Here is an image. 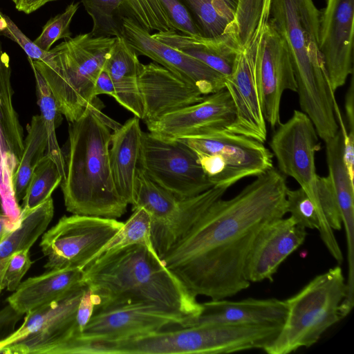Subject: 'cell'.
<instances>
[{"label":"cell","instance_id":"cell-1","mask_svg":"<svg viewBox=\"0 0 354 354\" xmlns=\"http://www.w3.org/2000/svg\"><path fill=\"white\" fill-rule=\"evenodd\" d=\"M286 178L274 167L230 199L215 201L161 259L196 297L212 300L248 288L250 252L262 229L287 212Z\"/></svg>","mask_w":354,"mask_h":354},{"label":"cell","instance_id":"cell-2","mask_svg":"<svg viewBox=\"0 0 354 354\" xmlns=\"http://www.w3.org/2000/svg\"><path fill=\"white\" fill-rule=\"evenodd\" d=\"M97 97L69 122L65 176L60 185L66 210L73 214L117 218L127 202L118 193L109 161L111 129L120 124L102 113Z\"/></svg>","mask_w":354,"mask_h":354},{"label":"cell","instance_id":"cell-3","mask_svg":"<svg viewBox=\"0 0 354 354\" xmlns=\"http://www.w3.org/2000/svg\"><path fill=\"white\" fill-rule=\"evenodd\" d=\"M84 282L100 298L95 308L129 301L146 302L189 318L187 326L202 310L196 296L166 267L158 255L141 245L101 254L84 268Z\"/></svg>","mask_w":354,"mask_h":354},{"label":"cell","instance_id":"cell-4","mask_svg":"<svg viewBox=\"0 0 354 354\" xmlns=\"http://www.w3.org/2000/svg\"><path fill=\"white\" fill-rule=\"evenodd\" d=\"M321 11L313 0H271L269 19L286 41L301 111L324 141L339 130L332 89L319 50Z\"/></svg>","mask_w":354,"mask_h":354},{"label":"cell","instance_id":"cell-5","mask_svg":"<svg viewBox=\"0 0 354 354\" xmlns=\"http://www.w3.org/2000/svg\"><path fill=\"white\" fill-rule=\"evenodd\" d=\"M115 37L79 34L65 39L41 60L28 57L43 78L59 113L68 122L77 120L95 97L97 77L109 57Z\"/></svg>","mask_w":354,"mask_h":354},{"label":"cell","instance_id":"cell-6","mask_svg":"<svg viewBox=\"0 0 354 354\" xmlns=\"http://www.w3.org/2000/svg\"><path fill=\"white\" fill-rule=\"evenodd\" d=\"M346 293V282L339 266L314 277L299 292L284 300L285 321L277 336L263 351L268 354H288L315 344L342 319L340 306Z\"/></svg>","mask_w":354,"mask_h":354},{"label":"cell","instance_id":"cell-7","mask_svg":"<svg viewBox=\"0 0 354 354\" xmlns=\"http://www.w3.org/2000/svg\"><path fill=\"white\" fill-rule=\"evenodd\" d=\"M227 189L213 186L195 196L179 198L154 183L138 167L132 209L143 207L149 213L153 244L162 259Z\"/></svg>","mask_w":354,"mask_h":354},{"label":"cell","instance_id":"cell-8","mask_svg":"<svg viewBox=\"0 0 354 354\" xmlns=\"http://www.w3.org/2000/svg\"><path fill=\"white\" fill-rule=\"evenodd\" d=\"M265 26L254 21L236 26L234 35L238 51L232 72L225 78V88L235 110L234 119L225 130L262 143L267 139V128L256 64Z\"/></svg>","mask_w":354,"mask_h":354},{"label":"cell","instance_id":"cell-9","mask_svg":"<svg viewBox=\"0 0 354 354\" xmlns=\"http://www.w3.org/2000/svg\"><path fill=\"white\" fill-rule=\"evenodd\" d=\"M179 140L195 152L212 186L229 188L273 167V154L262 142L225 129Z\"/></svg>","mask_w":354,"mask_h":354},{"label":"cell","instance_id":"cell-10","mask_svg":"<svg viewBox=\"0 0 354 354\" xmlns=\"http://www.w3.org/2000/svg\"><path fill=\"white\" fill-rule=\"evenodd\" d=\"M123 225L116 218L73 214L62 216L42 234L39 246L46 257L44 267L84 269Z\"/></svg>","mask_w":354,"mask_h":354},{"label":"cell","instance_id":"cell-11","mask_svg":"<svg viewBox=\"0 0 354 354\" xmlns=\"http://www.w3.org/2000/svg\"><path fill=\"white\" fill-rule=\"evenodd\" d=\"M138 167L154 183L179 198L198 195L212 185L195 152L180 140L142 131Z\"/></svg>","mask_w":354,"mask_h":354},{"label":"cell","instance_id":"cell-12","mask_svg":"<svg viewBox=\"0 0 354 354\" xmlns=\"http://www.w3.org/2000/svg\"><path fill=\"white\" fill-rule=\"evenodd\" d=\"M232 335L224 325L163 329L116 341H97V354H220L230 349Z\"/></svg>","mask_w":354,"mask_h":354},{"label":"cell","instance_id":"cell-13","mask_svg":"<svg viewBox=\"0 0 354 354\" xmlns=\"http://www.w3.org/2000/svg\"><path fill=\"white\" fill-rule=\"evenodd\" d=\"M189 319L155 304L123 302L97 307L80 339L116 341L163 329L170 325L185 327Z\"/></svg>","mask_w":354,"mask_h":354},{"label":"cell","instance_id":"cell-14","mask_svg":"<svg viewBox=\"0 0 354 354\" xmlns=\"http://www.w3.org/2000/svg\"><path fill=\"white\" fill-rule=\"evenodd\" d=\"M317 136L310 118L303 111L295 110L288 120L277 126L270 142L279 171L299 183L317 210L318 175L315 156L319 148Z\"/></svg>","mask_w":354,"mask_h":354},{"label":"cell","instance_id":"cell-15","mask_svg":"<svg viewBox=\"0 0 354 354\" xmlns=\"http://www.w3.org/2000/svg\"><path fill=\"white\" fill-rule=\"evenodd\" d=\"M138 55L146 56L192 84L203 95L225 89V77L197 59L153 37L129 18L122 19V35Z\"/></svg>","mask_w":354,"mask_h":354},{"label":"cell","instance_id":"cell-16","mask_svg":"<svg viewBox=\"0 0 354 354\" xmlns=\"http://www.w3.org/2000/svg\"><path fill=\"white\" fill-rule=\"evenodd\" d=\"M354 0H326L319 18V45L334 92L353 70Z\"/></svg>","mask_w":354,"mask_h":354},{"label":"cell","instance_id":"cell-17","mask_svg":"<svg viewBox=\"0 0 354 354\" xmlns=\"http://www.w3.org/2000/svg\"><path fill=\"white\" fill-rule=\"evenodd\" d=\"M256 68L263 115L266 121L274 128L281 123L280 104L283 92H297V86L286 41L270 19L261 37Z\"/></svg>","mask_w":354,"mask_h":354},{"label":"cell","instance_id":"cell-18","mask_svg":"<svg viewBox=\"0 0 354 354\" xmlns=\"http://www.w3.org/2000/svg\"><path fill=\"white\" fill-rule=\"evenodd\" d=\"M234 116L232 100L225 88L146 125L155 136L175 140L225 129Z\"/></svg>","mask_w":354,"mask_h":354},{"label":"cell","instance_id":"cell-19","mask_svg":"<svg viewBox=\"0 0 354 354\" xmlns=\"http://www.w3.org/2000/svg\"><path fill=\"white\" fill-rule=\"evenodd\" d=\"M138 85L145 124L198 103L205 96L194 85L155 62L140 63Z\"/></svg>","mask_w":354,"mask_h":354},{"label":"cell","instance_id":"cell-20","mask_svg":"<svg viewBox=\"0 0 354 354\" xmlns=\"http://www.w3.org/2000/svg\"><path fill=\"white\" fill-rule=\"evenodd\" d=\"M93 21V36L122 35V19H132L145 30H174L160 0H81Z\"/></svg>","mask_w":354,"mask_h":354},{"label":"cell","instance_id":"cell-21","mask_svg":"<svg viewBox=\"0 0 354 354\" xmlns=\"http://www.w3.org/2000/svg\"><path fill=\"white\" fill-rule=\"evenodd\" d=\"M306 235V229L297 226L291 216L266 225L246 261L245 275L248 281H272L281 263L304 242Z\"/></svg>","mask_w":354,"mask_h":354},{"label":"cell","instance_id":"cell-22","mask_svg":"<svg viewBox=\"0 0 354 354\" xmlns=\"http://www.w3.org/2000/svg\"><path fill=\"white\" fill-rule=\"evenodd\" d=\"M201 304V313L187 326L209 324L282 326L287 314L285 301L274 298H248L241 301L221 299Z\"/></svg>","mask_w":354,"mask_h":354},{"label":"cell","instance_id":"cell-23","mask_svg":"<svg viewBox=\"0 0 354 354\" xmlns=\"http://www.w3.org/2000/svg\"><path fill=\"white\" fill-rule=\"evenodd\" d=\"M84 284V269L81 268L51 269L21 282L6 301L25 315L63 299Z\"/></svg>","mask_w":354,"mask_h":354},{"label":"cell","instance_id":"cell-24","mask_svg":"<svg viewBox=\"0 0 354 354\" xmlns=\"http://www.w3.org/2000/svg\"><path fill=\"white\" fill-rule=\"evenodd\" d=\"M140 118L134 116L111 133L109 161L113 182L120 195L133 202L142 131Z\"/></svg>","mask_w":354,"mask_h":354},{"label":"cell","instance_id":"cell-25","mask_svg":"<svg viewBox=\"0 0 354 354\" xmlns=\"http://www.w3.org/2000/svg\"><path fill=\"white\" fill-rule=\"evenodd\" d=\"M153 37L201 61L225 77L233 70L238 48L230 34L208 38L188 35L175 30L156 32Z\"/></svg>","mask_w":354,"mask_h":354},{"label":"cell","instance_id":"cell-26","mask_svg":"<svg viewBox=\"0 0 354 354\" xmlns=\"http://www.w3.org/2000/svg\"><path fill=\"white\" fill-rule=\"evenodd\" d=\"M328 176L331 180L344 227L348 257V279L354 278V183L351 181L342 157L339 130L324 141Z\"/></svg>","mask_w":354,"mask_h":354},{"label":"cell","instance_id":"cell-27","mask_svg":"<svg viewBox=\"0 0 354 354\" xmlns=\"http://www.w3.org/2000/svg\"><path fill=\"white\" fill-rule=\"evenodd\" d=\"M115 37L104 68L113 83L117 95L115 100L142 120L144 111L138 85V73L141 62L138 55L122 36Z\"/></svg>","mask_w":354,"mask_h":354},{"label":"cell","instance_id":"cell-28","mask_svg":"<svg viewBox=\"0 0 354 354\" xmlns=\"http://www.w3.org/2000/svg\"><path fill=\"white\" fill-rule=\"evenodd\" d=\"M54 214L52 197L31 209H21L17 225L0 241V295L6 270L14 254L29 249L46 230Z\"/></svg>","mask_w":354,"mask_h":354},{"label":"cell","instance_id":"cell-29","mask_svg":"<svg viewBox=\"0 0 354 354\" xmlns=\"http://www.w3.org/2000/svg\"><path fill=\"white\" fill-rule=\"evenodd\" d=\"M13 89L8 55L0 41V140L6 155L15 165L24 149V132L13 106Z\"/></svg>","mask_w":354,"mask_h":354},{"label":"cell","instance_id":"cell-30","mask_svg":"<svg viewBox=\"0 0 354 354\" xmlns=\"http://www.w3.org/2000/svg\"><path fill=\"white\" fill-rule=\"evenodd\" d=\"M46 149L47 136L41 116L35 115L27 126L22 155L11 176V192L18 204L24 198L31 175Z\"/></svg>","mask_w":354,"mask_h":354},{"label":"cell","instance_id":"cell-31","mask_svg":"<svg viewBox=\"0 0 354 354\" xmlns=\"http://www.w3.org/2000/svg\"><path fill=\"white\" fill-rule=\"evenodd\" d=\"M202 37L221 36L234 19L239 0H183Z\"/></svg>","mask_w":354,"mask_h":354},{"label":"cell","instance_id":"cell-32","mask_svg":"<svg viewBox=\"0 0 354 354\" xmlns=\"http://www.w3.org/2000/svg\"><path fill=\"white\" fill-rule=\"evenodd\" d=\"M32 71L35 78L37 104L47 136L46 155L55 163L63 180L65 176V162L55 131L62 120V114L43 78L36 70L32 69Z\"/></svg>","mask_w":354,"mask_h":354},{"label":"cell","instance_id":"cell-33","mask_svg":"<svg viewBox=\"0 0 354 354\" xmlns=\"http://www.w3.org/2000/svg\"><path fill=\"white\" fill-rule=\"evenodd\" d=\"M132 245H143L158 255L151 238V218L143 207L133 209V214L121 230L104 246L95 259L105 252Z\"/></svg>","mask_w":354,"mask_h":354},{"label":"cell","instance_id":"cell-34","mask_svg":"<svg viewBox=\"0 0 354 354\" xmlns=\"http://www.w3.org/2000/svg\"><path fill=\"white\" fill-rule=\"evenodd\" d=\"M62 180L57 165L45 155L31 175L21 209H31L49 199Z\"/></svg>","mask_w":354,"mask_h":354},{"label":"cell","instance_id":"cell-35","mask_svg":"<svg viewBox=\"0 0 354 354\" xmlns=\"http://www.w3.org/2000/svg\"><path fill=\"white\" fill-rule=\"evenodd\" d=\"M80 3L73 1L62 13L50 18L43 26L40 35L33 41L34 43L43 50L49 51L57 41L71 37L70 26Z\"/></svg>","mask_w":354,"mask_h":354},{"label":"cell","instance_id":"cell-36","mask_svg":"<svg viewBox=\"0 0 354 354\" xmlns=\"http://www.w3.org/2000/svg\"><path fill=\"white\" fill-rule=\"evenodd\" d=\"M286 202L287 212L290 214L297 226L305 229L319 230L320 223L317 208L302 188H288Z\"/></svg>","mask_w":354,"mask_h":354},{"label":"cell","instance_id":"cell-37","mask_svg":"<svg viewBox=\"0 0 354 354\" xmlns=\"http://www.w3.org/2000/svg\"><path fill=\"white\" fill-rule=\"evenodd\" d=\"M0 35L17 43L26 53L28 57L35 60L45 59L48 51H44L29 39L6 15L0 12Z\"/></svg>","mask_w":354,"mask_h":354},{"label":"cell","instance_id":"cell-38","mask_svg":"<svg viewBox=\"0 0 354 354\" xmlns=\"http://www.w3.org/2000/svg\"><path fill=\"white\" fill-rule=\"evenodd\" d=\"M174 30L185 35L201 36L183 0H160Z\"/></svg>","mask_w":354,"mask_h":354},{"label":"cell","instance_id":"cell-39","mask_svg":"<svg viewBox=\"0 0 354 354\" xmlns=\"http://www.w3.org/2000/svg\"><path fill=\"white\" fill-rule=\"evenodd\" d=\"M29 250H21L11 258L3 279V290L14 292L21 283L22 278L34 263L30 259Z\"/></svg>","mask_w":354,"mask_h":354},{"label":"cell","instance_id":"cell-40","mask_svg":"<svg viewBox=\"0 0 354 354\" xmlns=\"http://www.w3.org/2000/svg\"><path fill=\"white\" fill-rule=\"evenodd\" d=\"M333 109L342 136L343 160L348 176L354 183V133L348 132L336 99L333 101Z\"/></svg>","mask_w":354,"mask_h":354},{"label":"cell","instance_id":"cell-41","mask_svg":"<svg viewBox=\"0 0 354 354\" xmlns=\"http://www.w3.org/2000/svg\"><path fill=\"white\" fill-rule=\"evenodd\" d=\"M24 315L8 304L0 309V342L16 330L17 324Z\"/></svg>","mask_w":354,"mask_h":354},{"label":"cell","instance_id":"cell-42","mask_svg":"<svg viewBox=\"0 0 354 354\" xmlns=\"http://www.w3.org/2000/svg\"><path fill=\"white\" fill-rule=\"evenodd\" d=\"M93 93L95 97L99 95L106 94L116 100L117 95L113 83L104 68L101 71L97 77Z\"/></svg>","mask_w":354,"mask_h":354},{"label":"cell","instance_id":"cell-43","mask_svg":"<svg viewBox=\"0 0 354 354\" xmlns=\"http://www.w3.org/2000/svg\"><path fill=\"white\" fill-rule=\"evenodd\" d=\"M353 77H351L350 86L345 97V115L348 132L354 133V89Z\"/></svg>","mask_w":354,"mask_h":354},{"label":"cell","instance_id":"cell-44","mask_svg":"<svg viewBox=\"0 0 354 354\" xmlns=\"http://www.w3.org/2000/svg\"><path fill=\"white\" fill-rule=\"evenodd\" d=\"M56 1L59 0H17L15 5L18 11L28 15L37 10L46 4Z\"/></svg>","mask_w":354,"mask_h":354},{"label":"cell","instance_id":"cell-45","mask_svg":"<svg viewBox=\"0 0 354 354\" xmlns=\"http://www.w3.org/2000/svg\"><path fill=\"white\" fill-rule=\"evenodd\" d=\"M17 225H15L10 218L5 214L0 212V241Z\"/></svg>","mask_w":354,"mask_h":354},{"label":"cell","instance_id":"cell-46","mask_svg":"<svg viewBox=\"0 0 354 354\" xmlns=\"http://www.w3.org/2000/svg\"><path fill=\"white\" fill-rule=\"evenodd\" d=\"M0 212L3 213V196L1 194V192H0Z\"/></svg>","mask_w":354,"mask_h":354},{"label":"cell","instance_id":"cell-47","mask_svg":"<svg viewBox=\"0 0 354 354\" xmlns=\"http://www.w3.org/2000/svg\"><path fill=\"white\" fill-rule=\"evenodd\" d=\"M14 3H15L17 0H11Z\"/></svg>","mask_w":354,"mask_h":354},{"label":"cell","instance_id":"cell-48","mask_svg":"<svg viewBox=\"0 0 354 354\" xmlns=\"http://www.w3.org/2000/svg\"><path fill=\"white\" fill-rule=\"evenodd\" d=\"M73 342H74V341H73ZM73 342H72V343H73ZM72 343H71V344H72ZM71 344H70V345H71ZM68 348H69V347H68ZM68 354H69V353H68Z\"/></svg>","mask_w":354,"mask_h":354}]
</instances>
